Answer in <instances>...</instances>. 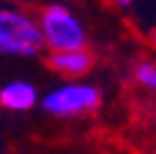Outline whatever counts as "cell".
<instances>
[{"instance_id":"obj_1","label":"cell","mask_w":156,"mask_h":154,"mask_svg":"<svg viewBox=\"0 0 156 154\" xmlns=\"http://www.w3.org/2000/svg\"><path fill=\"white\" fill-rule=\"evenodd\" d=\"M40 33L51 51L86 47V31L82 21L63 5H47L40 9Z\"/></svg>"},{"instance_id":"obj_2","label":"cell","mask_w":156,"mask_h":154,"mask_svg":"<svg viewBox=\"0 0 156 154\" xmlns=\"http://www.w3.org/2000/svg\"><path fill=\"white\" fill-rule=\"evenodd\" d=\"M44 45L40 26L23 12L0 9V54L35 56Z\"/></svg>"},{"instance_id":"obj_3","label":"cell","mask_w":156,"mask_h":154,"mask_svg":"<svg viewBox=\"0 0 156 154\" xmlns=\"http://www.w3.org/2000/svg\"><path fill=\"white\" fill-rule=\"evenodd\" d=\"M100 101H103L100 89L91 84H68L44 96L42 108L56 117H79L96 112L100 108Z\"/></svg>"},{"instance_id":"obj_4","label":"cell","mask_w":156,"mask_h":154,"mask_svg":"<svg viewBox=\"0 0 156 154\" xmlns=\"http://www.w3.org/2000/svg\"><path fill=\"white\" fill-rule=\"evenodd\" d=\"M96 56L91 49H65V51H51L47 58V65L54 72H58L63 77H84L91 72Z\"/></svg>"},{"instance_id":"obj_5","label":"cell","mask_w":156,"mask_h":154,"mask_svg":"<svg viewBox=\"0 0 156 154\" xmlns=\"http://www.w3.org/2000/svg\"><path fill=\"white\" fill-rule=\"evenodd\" d=\"M37 103V91L28 82H12L0 89V105L14 112H23L30 110Z\"/></svg>"},{"instance_id":"obj_6","label":"cell","mask_w":156,"mask_h":154,"mask_svg":"<svg viewBox=\"0 0 156 154\" xmlns=\"http://www.w3.org/2000/svg\"><path fill=\"white\" fill-rule=\"evenodd\" d=\"M133 77L137 84H142L147 89L156 91V63L154 61H140L133 68Z\"/></svg>"},{"instance_id":"obj_7","label":"cell","mask_w":156,"mask_h":154,"mask_svg":"<svg viewBox=\"0 0 156 154\" xmlns=\"http://www.w3.org/2000/svg\"><path fill=\"white\" fill-rule=\"evenodd\" d=\"M147 40H149V45H154V47H156V26L151 28L149 33H147Z\"/></svg>"},{"instance_id":"obj_8","label":"cell","mask_w":156,"mask_h":154,"mask_svg":"<svg viewBox=\"0 0 156 154\" xmlns=\"http://www.w3.org/2000/svg\"><path fill=\"white\" fill-rule=\"evenodd\" d=\"M119 5H130V2H133V0H117Z\"/></svg>"}]
</instances>
